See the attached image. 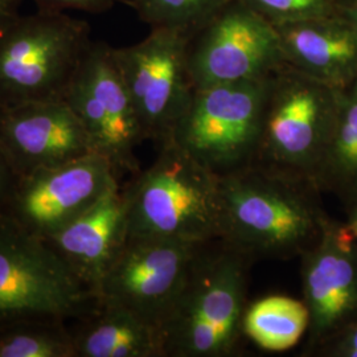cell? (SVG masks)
Masks as SVG:
<instances>
[{
	"instance_id": "cell-8",
	"label": "cell",
	"mask_w": 357,
	"mask_h": 357,
	"mask_svg": "<svg viewBox=\"0 0 357 357\" xmlns=\"http://www.w3.org/2000/svg\"><path fill=\"white\" fill-rule=\"evenodd\" d=\"M192 35L174 28H151L139 43L114 48L146 141H169L195 91L188 63Z\"/></svg>"
},
{
	"instance_id": "cell-16",
	"label": "cell",
	"mask_w": 357,
	"mask_h": 357,
	"mask_svg": "<svg viewBox=\"0 0 357 357\" xmlns=\"http://www.w3.org/2000/svg\"><path fill=\"white\" fill-rule=\"evenodd\" d=\"M284 63L336 89L357 78V31L347 15L275 26Z\"/></svg>"
},
{
	"instance_id": "cell-22",
	"label": "cell",
	"mask_w": 357,
	"mask_h": 357,
	"mask_svg": "<svg viewBox=\"0 0 357 357\" xmlns=\"http://www.w3.org/2000/svg\"><path fill=\"white\" fill-rule=\"evenodd\" d=\"M274 26L345 15L354 0H243Z\"/></svg>"
},
{
	"instance_id": "cell-13",
	"label": "cell",
	"mask_w": 357,
	"mask_h": 357,
	"mask_svg": "<svg viewBox=\"0 0 357 357\" xmlns=\"http://www.w3.org/2000/svg\"><path fill=\"white\" fill-rule=\"evenodd\" d=\"M303 302L310 314L303 356L357 320V241L345 222L328 218L318 243L301 255Z\"/></svg>"
},
{
	"instance_id": "cell-5",
	"label": "cell",
	"mask_w": 357,
	"mask_h": 357,
	"mask_svg": "<svg viewBox=\"0 0 357 357\" xmlns=\"http://www.w3.org/2000/svg\"><path fill=\"white\" fill-rule=\"evenodd\" d=\"M91 41L88 23L65 13L19 15L0 31V107L65 100Z\"/></svg>"
},
{
	"instance_id": "cell-12",
	"label": "cell",
	"mask_w": 357,
	"mask_h": 357,
	"mask_svg": "<svg viewBox=\"0 0 357 357\" xmlns=\"http://www.w3.org/2000/svg\"><path fill=\"white\" fill-rule=\"evenodd\" d=\"M118 184L112 163L91 153L63 166L19 176L3 220L48 240Z\"/></svg>"
},
{
	"instance_id": "cell-3",
	"label": "cell",
	"mask_w": 357,
	"mask_h": 357,
	"mask_svg": "<svg viewBox=\"0 0 357 357\" xmlns=\"http://www.w3.org/2000/svg\"><path fill=\"white\" fill-rule=\"evenodd\" d=\"M158 147L153 165L134 174L122 190L128 237L220 240V178L172 141Z\"/></svg>"
},
{
	"instance_id": "cell-17",
	"label": "cell",
	"mask_w": 357,
	"mask_h": 357,
	"mask_svg": "<svg viewBox=\"0 0 357 357\" xmlns=\"http://www.w3.org/2000/svg\"><path fill=\"white\" fill-rule=\"evenodd\" d=\"M72 332L76 357H166L160 328L122 307L100 302Z\"/></svg>"
},
{
	"instance_id": "cell-19",
	"label": "cell",
	"mask_w": 357,
	"mask_h": 357,
	"mask_svg": "<svg viewBox=\"0 0 357 357\" xmlns=\"http://www.w3.org/2000/svg\"><path fill=\"white\" fill-rule=\"evenodd\" d=\"M310 314L303 299L268 295L248 305L243 314V336L268 352H284L307 335Z\"/></svg>"
},
{
	"instance_id": "cell-21",
	"label": "cell",
	"mask_w": 357,
	"mask_h": 357,
	"mask_svg": "<svg viewBox=\"0 0 357 357\" xmlns=\"http://www.w3.org/2000/svg\"><path fill=\"white\" fill-rule=\"evenodd\" d=\"M231 0H128L151 28H174L193 35Z\"/></svg>"
},
{
	"instance_id": "cell-26",
	"label": "cell",
	"mask_w": 357,
	"mask_h": 357,
	"mask_svg": "<svg viewBox=\"0 0 357 357\" xmlns=\"http://www.w3.org/2000/svg\"><path fill=\"white\" fill-rule=\"evenodd\" d=\"M24 0H0V31L13 22L20 13V6Z\"/></svg>"
},
{
	"instance_id": "cell-15",
	"label": "cell",
	"mask_w": 357,
	"mask_h": 357,
	"mask_svg": "<svg viewBox=\"0 0 357 357\" xmlns=\"http://www.w3.org/2000/svg\"><path fill=\"white\" fill-rule=\"evenodd\" d=\"M128 238L126 203L116 185L47 241L77 277L97 294L103 275Z\"/></svg>"
},
{
	"instance_id": "cell-25",
	"label": "cell",
	"mask_w": 357,
	"mask_h": 357,
	"mask_svg": "<svg viewBox=\"0 0 357 357\" xmlns=\"http://www.w3.org/2000/svg\"><path fill=\"white\" fill-rule=\"evenodd\" d=\"M17 178L0 142V220L6 216Z\"/></svg>"
},
{
	"instance_id": "cell-28",
	"label": "cell",
	"mask_w": 357,
	"mask_h": 357,
	"mask_svg": "<svg viewBox=\"0 0 357 357\" xmlns=\"http://www.w3.org/2000/svg\"><path fill=\"white\" fill-rule=\"evenodd\" d=\"M345 15H347V17L352 22V24L356 28L357 31V0H354V1L351 3V6L348 7Z\"/></svg>"
},
{
	"instance_id": "cell-4",
	"label": "cell",
	"mask_w": 357,
	"mask_h": 357,
	"mask_svg": "<svg viewBox=\"0 0 357 357\" xmlns=\"http://www.w3.org/2000/svg\"><path fill=\"white\" fill-rule=\"evenodd\" d=\"M343 93L290 65L275 70L268 81L253 165L315 184L336 128Z\"/></svg>"
},
{
	"instance_id": "cell-1",
	"label": "cell",
	"mask_w": 357,
	"mask_h": 357,
	"mask_svg": "<svg viewBox=\"0 0 357 357\" xmlns=\"http://www.w3.org/2000/svg\"><path fill=\"white\" fill-rule=\"evenodd\" d=\"M315 184L258 165L220 178L221 237L250 259H291L311 249L330 218Z\"/></svg>"
},
{
	"instance_id": "cell-24",
	"label": "cell",
	"mask_w": 357,
	"mask_h": 357,
	"mask_svg": "<svg viewBox=\"0 0 357 357\" xmlns=\"http://www.w3.org/2000/svg\"><path fill=\"white\" fill-rule=\"evenodd\" d=\"M38 10L65 13L66 10H78L88 13L110 11L118 0H33Z\"/></svg>"
},
{
	"instance_id": "cell-7",
	"label": "cell",
	"mask_w": 357,
	"mask_h": 357,
	"mask_svg": "<svg viewBox=\"0 0 357 357\" xmlns=\"http://www.w3.org/2000/svg\"><path fill=\"white\" fill-rule=\"evenodd\" d=\"M270 76L196 88L169 141L218 178L253 165Z\"/></svg>"
},
{
	"instance_id": "cell-9",
	"label": "cell",
	"mask_w": 357,
	"mask_h": 357,
	"mask_svg": "<svg viewBox=\"0 0 357 357\" xmlns=\"http://www.w3.org/2000/svg\"><path fill=\"white\" fill-rule=\"evenodd\" d=\"M65 101L85 128L93 153L106 158L118 176L139 171L135 150L146 139L113 47L91 41Z\"/></svg>"
},
{
	"instance_id": "cell-6",
	"label": "cell",
	"mask_w": 357,
	"mask_h": 357,
	"mask_svg": "<svg viewBox=\"0 0 357 357\" xmlns=\"http://www.w3.org/2000/svg\"><path fill=\"white\" fill-rule=\"evenodd\" d=\"M98 306V295L47 240L0 220V332L31 321H77Z\"/></svg>"
},
{
	"instance_id": "cell-11",
	"label": "cell",
	"mask_w": 357,
	"mask_h": 357,
	"mask_svg": "<svg viewBox=\"0 0 357 357\" xmlns=\"http://www.w3.org/2000/svg\"><path fill=\"white\" fill-rule=\"evenodd\" d=\"M204 243L128 237L100 283V302L122 307L160 328Z\"/></svg>"
},
{
	"instance_id": "cell-23",
	"label": "cell",
	"mask_w": 357,
	"mask_h": 357,
	"mask_svg": "<svg viewBox=\"0 0 357 357\" xmlns=\"http://www.w3.org/2000/svg\"><path fill=\"white\" fill-rule=\"evenodd\" d=\"M319 357H357V320L312 354Z\"/></svg>"
},
{
	"instance_id": "cell-14",
	"label": "cell",
	"mask_w": 357,
	"mask_h": 357,
	"mask_svg": "<svg viewBox=\"0 0 357 357\" xmlns=\"http://www.w3.org/2000/svg\"><path fill=\"white\" fill-rule=\"evenodd\" d=\"M0 142L17 176L93 153L85 128L65 100L0 107Z\"/></svg>"
},
{
	"instance_id": "cell-27",
	"label": "cell",
	"mask_w": 357,
	"mask_h": 357,
	"mask_svg": "<svg viewBox=\"0 0 357 357\" xmlns=\"http://www.w3.org/2000/svg\"><path fill=\"white\" fill-rule=\"evenodd\" d=\"M345 212H347L345 224L348 225V228L351 229L357 241V202L355 204L351 205Z\"/></svg>"
},
{
	"instance_id": "cell-20",
	"label": "cell",
	"mask_w": 357,
	"mask_h": 357,
	"mask_svg": "<svg viewBox=\"0 0 357 357\" xmlns=\"http://www.w3.org/2000/svg\"><path fill=\"white\" fill-rule=\"evenodd\" d=\"M0 357H76L65 321H31L0 332Z\"/></svg>"
},
{
	"instance_id": "cell-10",
	"label": "cell",
	"mask_w": 357,
	"mask_h": 357,
	"mask_svg": "<svg viewBox=\"0 0 357 357\" xmlns=\"http://www.w3.org/2000/svg\"><path fill=\"white\" fill-rule=\"evenodd\" d=\"M188 63L195 89L265 78L286 64L275 26L243 0L192 35Z\"/></svg>"
},
{
	"instance_id": "cell-2",
	"label": "cell",
	"mask_w": 357,
	"mask_h": 357,
	"mask_svg": "<svg viewBox=\"0 0 357 357\" xmlns=\"http://www.w3.org/2000/svg\"><path fill=\"white\" fill-rule=\"evenodd\" d=\"M252 262L222 240L204 243L175 306L160 326L165 356L237 355Z\"/></svg>"
},
{
	"instance_id": "cell-18",
	"label": "cell",
	"mask_w": 357,
	"mask_h": 357,
	"mask_svg": "<svg viewBox=\"0 0 357 357\" xmlns=\"http://www.w3.org/2000/svg\"><path fill=\"white\" fill-rule=\"evenodd\" d=\"M315 185L321 193L333 195L345 211L357 202V78L343 93L336 128Z\"/></svg>"
}]
</instances>
